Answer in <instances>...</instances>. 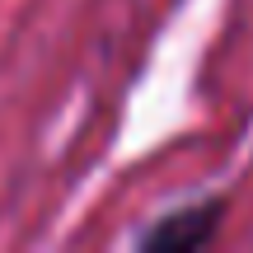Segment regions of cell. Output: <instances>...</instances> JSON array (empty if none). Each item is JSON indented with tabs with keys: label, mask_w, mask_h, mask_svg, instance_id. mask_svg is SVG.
I'll return each instance as SVG.
<instances>
[{
	"label": "cell",
	"mask_w": 253,
	"mask_h": 253,
	"mask_svg": "<svg viewBox=\"0 0 253 253\" xmlns=\"http://www.w3.org/2000/svg\"><path fill=\"white\" fill-rule=\"evenodd\" d=\"M225 211H230L225 192L183 202V207L164 211L155 225H145L131 244L141 249V253H202V249H211L220 239V230H225Z\"/></svg>",
	"instance_id": "1"
}]
</instances>
